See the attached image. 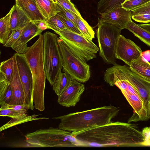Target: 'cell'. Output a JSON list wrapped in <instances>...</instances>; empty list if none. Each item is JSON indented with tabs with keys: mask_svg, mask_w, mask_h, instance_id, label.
Masks as SVG:
<instances>
[{
	"mask_svg": "<svg viewBox=\"0 0 150 150\" xmlns=\"http://www.w3.org/2000/svg\"><path fill=\"white\" fill-rule=\"evenodd\" d=\"M142 132L144 140L141 144V146H150V127H144Z\"/></svg>",
	"mask_w": 150,
	"mask_h": 150,
	"instance_id": "d590c367",
	"label": "cell"
},
{
	"mask_svg": "<svg viewBox=\"0 0 150 150\" xmlns=\"http://www.w3.org/2000/svg\"><path fill=\"white\" fill-rule=\"evenodd\" d=\"M58 43L62 58L63 71L80 82L88 81L91 72L86 61L71 50L59 37Z\"/></svg>",
	"mask_w": 150,
	"mask_h": 150,
	"instance_id": "52a82bcc",
	"label": "cell"
},
{
	"mask_svg": "<svg viewBox=\"0 0 150 150\" xmlns=\"http://www.w3.org/2000/svg\"><path fill=\"white\" fill-rule=\"evenodd\" d=\"M29 47L24 54L30 69L33 79V95L34 108L43 111L45 109L44 92L46 75L43 59V35Z\"/></svg>",
	"mask_w": 150,
	"mask_h": 150,
	"instance_id": "277c9868",
	"label": "cell"
},
{
	"mask_svg": "<svg viewBox=\"0 0 150 150\" xmlns=\"http://www.w3.org/2000/svg\"><path fill=\"white\" fill-rule=\"evenodd\" d=\"M26 114L19 113L2 106H1L0 109V115L1 116H7L13 118L24 115Z\"/></svg>",
	"mask_w": 150,
	"mask_h": 150,
	"instance_id": "e575fe53",
	"label": "cell"
},
{
	"mask_svg": "<svg viewBox=\"0 0 150 150\" xmlns=\"http://www.w3.org/2000/svg\"><path fill=\"white\" fill-rule=\"evenodd\" d=\"M14 66L13 56L1 62L0 66V86L10 83L13 75Z\"/></svg>",
	"mask_w": 150,
	"mask_h": 150,
	"instance_id": "ffe728a7",
	"label": "cell"
},
{
	"mask_svg": "<svg viewBox=\"0 0 150 150\" xmlns=\"http://www.w3.org/2000/svg\"><path fill=\"white\" fill-rule=\"evenodd\" d=\"M24 28L12 31L6 42L3 45V46L11 47L21 35Z\"/></svg>",
	"mask_w": 150,
	"mask_h": 150,
	"instance_id": "4dcf8cb0",
	"label": "cell"
},
{
	"mask_svg": "<svg viewBox=\"0 0 150 150\" xmlns=\"http://www.w3.org/2000/svg\"><path fill=\"white\" fill-rule=\"evenodd\" d=\"M82 147H137L143 141L135 124L111 122L105 125L72 132Z\"/></svg>",
	"mask_w": 150,
	"mask_h": 150,
	"instance_id": "6da1fadb",
	"label": "cell"
},
{
	"mask_svg": "<svg viewBox=\"0 0 150 150\" xmlns=\"http://www.w3.org/2000/svg\"><path fill=\"white\" fill-rule=\"evenodd\" d=\"M149 9H150V1L145 4L138 6L132 9L131 11L132 16L139 14Z\"/></svg>",
	"mask_w": 150,
	"mask_h": 150,
	"instance_id": "f35d334b",
	"label": "cell"
},
{
	"mask_svg": "<svg viewBox=\"0 0 150 150\" xmlns=\"http://www.w3.org/2000/svg\"><path fill=\"white\" fill-rule=\"evenodd\" d=\"M45 22L49 29L52 30L54 32L66 28L57 14L46 19Z\"/></svg>",
	"mask_w": 150,
	"mask_h": 150,
	"instance_id": "83f0119b",
	"label": "cell"
},
{
	"mask_svg": "<svg viewBox=\"0 0 150 150\" xmlns=\"http://www.w3.org/2000/svg\"><path fill=\"white\" fill-rule=\"evenodd\" d=\"M30 147H67L82 146L72 132L50 127L29 132L25 135Z\"/></svg>",
	"mask_w": 150,
	"mask_h": 150,
	"instance_id": "5b68a950",
	"label": "cell"
},
{
	"mask_svg": "<svg viewBox=\"0 0 150 150\" xmlns=\"http://www.w3.org/2000/svg\"><path fill=\"white\" fill-rule=\"evenodd\" d=\"M42 31L35 21H31L24 27L21 35L11 48L17 53L24 54L29 47L27 43L35 37L41 34Z\"/></svg>",
	"mask_w": 150,
	"mask_h": 150,
	"instance_id": "9a60e30c",
	"label": "cell"
},
{
	"mask_svg": "<svg viewBox=\"0 0 150 150\" xmlns=\"http://www.w3.org/2000/svg\"><path fill=\"white\" fill-rule=\"evenodd\" d=\"M55 32L71 50L86 61L96 58L99 48L92 40L67 28Z\"/></svg>",
	"mask_w": 150,
	"mask_h": 150,
	"instance_id": "9c48e42d",
	"label": "cell"
},
{
	"mask_svg": "<svg viewBox=\"0 0 150 150\" xmlns=\"http://www.w3.org/2000/svg\"><path fill=\"white\" fill-rule=\"evenodd\" d=\"M104 79L110 86L117 87L133 108V114L128 123L146 120L150 118L143 100L130 81L123 65L116 63L108 68L104 73Z\"/></svg>",
	"mask_w": 150,
	"mask_h": 150,
	"instance_id": "3957f363",
	"label": "cell"
},
{
	"mask_svg": "<svg viewBox=\"0 0 150 150\" xmlns=\"http://www.w3.org/2000/svg\"><path fill=\"white\" fill-rule=\"evenodd\" d=\"M142 52L141 48L133 41L122 35H119L115 48L116 59L122 60L129 66L132 62L141 55Z\"/></svg>",
	"mask_w": 150,
	"mask_h": 150,
	"instance_id": "8fae6325",
	"label": "cell"
},
{
	"mask_svg": "<svg viewBox=\"0 0 150 150\" xmlns=\"http://www.w3.org/2000/svg\"></svg>",
	"mask_w": 150,
	"mask_h": 150,
	"instance_id": "b9f144b4",
	"label": "cell"
},
{
	"mask_svg": "<svg viewBox=\"0 0 150 150\" xmlns=\"http://www.w3.org/2000/svg\"><path fill=\"white\" fill-rule=\"evenodd\" d=\"M126 0H100L97 3V12L100 15L112 9L122 6L121 4Z\"/></svg>",
	"mask_w": 150,
	"mask_h": 150,
	"instance_id": "484cf974",
	"label": "cell"
},
{
	"mask_svg": "<svg viewBox=\"0 0 150 150\" xmlns=\"http://www.w3.org/2000/svg\"><path fill=\"white\" fill-rule=\"evenodd\" d=\"M13 6L10 20L11 31L24 28L31 21L18 6L15 4Z\"/></svg>",
	"mask_w": 150,
	"mask_h": 150,
	"instance_id": "ac0fdd59",
	"label": "cell"
},
{
	"mask_svg": "<svg viewBox=\"0 0 150 150\" xmlns=\"http://www.w3.org/2000/svg\"><path fill=\"white\" fill-rule=\"evenodd\" d=\"M40 115H36L34 114L31 115H28L26 114L12 119L7 123L1 126L0 128V132L13 126L20 124L23 123L30 121L41 120L48 119L49 118L46 117H37Z\"/></svg>",
	"mask_w": 150,
	"mask_h": 150,
	"instance_id": "d4e9b609",
	"label": "cell"
},
{
	"mask_svg": "<svg viewBox=\"0 0 150 150\" xmlns=\"http://www.w3.org/2000/svg\"><path fill=\"white\" fill-rule=\"evenodd\" d=\"M150 0H126L121 4L123 8L131 11L136 7L145 4Z\"/></svg>",
	"mask_w": 150,
	"mask_h": 150,
	"instance_id": "d6a6232c",
	"label": "cell"
},
{
	"mask_svg": "<svg viewBox=\"0 0 150 150\" xmlns=\"http://www.w3.org/2000/svg\"><path fill=\"white\" fill-rule=\"evenodd\" d=\"M34 0V1H35V0Z\"/></svg>",
	"mask_w": 150,
	"mask_h": 150,
	"instance_id": "ee69618b",
	"label": "cell"
},
{
	"mask_svg": "<svg viewBox=\"0 0 150 150\" xmlns=\"http://www.w3.org/2000/svg\"><path fill=\"white\" fill-rule=\"evenodd\" d=\"M85 89L83 84L72 78L68 86L58 96L57 102L61 105L67 107L75 106L79 101Z\"/></svg>",
	"mask_w": 150,
	"mask_h": 150,
	"instance_id": "7c38bea8",
	"label": "cell"
},
{
	"mask_svg": "<svg viewBox=\"0 0 150 150\" xmlns=\"http://www.w3.org/2000/svg\"><path fill=\"white\" fill-rule=\"evenodd\" d=\"M126 29L150 47V32L134 22L132 20L129 22Z\"/></svg>",
	"mask_w": 150,
	"mask_h": 150,
	"instance_id": "7402d4cb",
	"label": "cell"
},
{
	"mask_svg": "<svg viewBox=\"0 0 150 150\" xmlns=\"http://www.w3.org/2000/svg\"><path fill=\"white\" fill-rule=\"evenodd\" d=\"M13 94V89L10 84L2 92L0 93V105L1 106L9 104Z\"/></svg>",
	"mask_w": 150,
	"mask_h": 150,
	"instance_id": "f1b7e54d",
	"label": "cell"
},
{
	"mask_svg": "<svg viewBox=\"0 0 150 150\" xmlns=\"http://www.w3.org/2000/svg\"><path fill=\"white\" fill-rule=\"evenodd\" d=\"M39 10L46 20L57 14L56 3L51 0H35Z\"/></svg>",
	"mask_w": 150,
	"mask_h": 150,
	"instance_id": "44dd1931",
	"label": "cell"
},
{
	"mask_svg": "<svg viewBox=\"0 0 150 150\" xmlns=\"http://www.w3.org/2000/svg\"><path fill=\"white\" fill-rule=\"evenodd\" d=\"M101 15V21L111 24L121 30L126 29L132 20L131 11L122 6L115 8Z\"/></svg>",
	"mask_w": 150,
	"mask_h": 150,
	"instance_id": "5bb4252c",
	"label": "cell"
},
{
	"mask_svg": "<svg viewBox=\"0 0 150 150\" xmlns=\"http://www.w3.org/2000/svg\"><path fill=\"white\" fill-rule=\"evenodd\" d=\"M129 67L132 71L150 82V63L141 55Z\"/></svg>",
	"mask_w": 150,
	"mask_h": 150,
	"instance_id": "d6986e66",
	"label": "cell"
},
{
	"mask_svg": "<svg viewBox=\"0 0 150 150\" xmlns=\"http://www.w3.org/2000/svg\"><path fill=\"white\" fill-rule=\"evenodd\" d=\"M1 106L12 109L20 113H26L28 109L27 106L24 105H11L6 104Z\"/></svg>",
	"mask_w": 150,
	"mask_h": 150,
	"instance_id": "74e56055",
	"label": "cell"
},
{
	"mask_svg": "<svg viewBox=\"0 0 150 150\" xmlns=\"http://www.w3.org/2000/svg\"><path fill=\"white\" fill-rule=\"evenodd\" d=\"M121 30L111 24L98 19L96 36L99 55L105 63L113 65L116 63V44Z\"/></svg>",
	"mask_w": 150,
	"mask_h": 150,
	"instance_id": "ba28073f",
	"label": "cell"
},
{
	"mask_svg": "<svg viewBox=\"0 0 150 150\" xmlns=\"http://www.w3.org/2000/svg\"><path fill=\"white\" fill-rule=\"evenodd\" d=\"M57 14L67 29L73 32L81 34L77 26L74 22L60 15Z\"/></svg>",
	"mask_w": 150,
	"mask_h": 150,
	"instance_id": "836d02e7",
	"label": "cell"
},
{
	"mask_svg": "<svg viewBox=\"0 0 150 150\" xmlns=\"http://www.w3.org/2000/svg\"><path fill=\"white\" fill-rule=\"evenodd\" d=\"M15 58L18 74L24 93V105L28 109H34L33 99V79L31 71L24 54L16 53Z\"/></svg>",
	"mask_w": 150,
	"mask_h": 150,
	"instance_id": "30bf717a",
	"label": "cell"
},
{
	"mask_svg": "<svg viewBox=\"0 0 150 150\" xmlns=\"http://www.w3.org/2000/svg\"><path fill=\"white\" fill-rule=\"evenodd\" d=\"M72 78L69 74L65 72L61 71L59 73L52 85L53 90L58 96L68 86Z\"/></svg>",
	"mask_w": 150,
	"mask_h": 150,
	"instance_id": "cb8c5ba5",
	"label": "cell"
},
{
	"mask_svg": "<svg viewBox=\"0 0 150 150\" xmlns=\"http://www.w3.org/2000/svg\"><path fill=\"white\" fill-rule=\"evenodd\" d=\"M54 1L64 9L72 12L81 18H82L70 0H54Z\"/></svg>",
	"mask_w": 150,
	"mask_h": 150,
	"instance_id": "f546056e",
	"label": "cell"
},
{
	"mask_svg": "<svg viewBox=\"0 0 150 150\" xmlns=\"http://www.w3.org/2000/svg\"><path fill=\"white\" fill-rule=\"evenodd\" d=\"M132 18L135 21L142 23L150 22V14L144 13L132 15Z\"/></svg>",
	"mask_w": 150,
	"mask_h": 150,
	"instance_id": "8d00e7d4",
	"label": "cell"
},
{
	"mask_svg": "<svg viewBox=\"0 0 150 150\" xmlns=\"http://www.w3.org/2000/svg\"><path fill=\"white\" fill-rule=\"evenodd\" d=\"M51 0L54 1V0Z\"/></svg>",
	"mask_w": 150,
	"mask_h": 150,
	"instance_id": "7bdbcfd3",
	"label": "cell"
},
{
	"mask_svg": "<svg viewBox=\"0 0 150 150\" xmlns=\"http://www.w3.org/2000/svg\"><path fill=\"white\" fill-rule=\"evenodd\" d=\"M77 19V26L81 34L85 38L91 40L95 37V32L92 28L83 18L75 14Z\"/></svg>",
	"mask_w": 150,
	"mask_h": 150,
	"instance_id": "4316f807",
	"label": "cell"
},
{
	"mask_svg": "<svg viewBox=\"0 0 150 150\" xmlns=\"http://www.w3.org/2000/svg\"><path fill=\"white\" fill-rule=\"evenodd\" d=\"M120 110L118 107L104 106L52 119L60 120L58 128L71 132H77L110 123Z\"/></svg>",
	"mask_w": 150,
	"mask_h": 150,
	"instance_id": "7a4b0ae2",
	"label": "cell"
},
{
	"mask_svg": "<svg viewBox=\"0 0 150 150\" xmlns=\"http://www.w3.org/2000/svg\"><path fill=\"white\" fill-rule=\"evenodd\" d=\"M18 6L31 21H45L46 19L38 9L34 0H15Z\"/></svg>",
	"mask_w": 150,
	"mask_h": 150,
	"instance_id": "e0dca14e",
	"label": "cell"
},
{
	"mask_svg": "<svg viewBox=\"0 0 150 150\" xmlns=\"http://www.w3.org/2000/svg\"><path fill=\"white\" fill-rule=\"evenodd\" d=\"M13 56L14 62V69L13 75L10 82L12 88L13 94L11 101L9 105H24V92L19 77L16 61Z\"/></svg>",
	"mask_w": 150,
	"mask_h": 150,
	"instance_id": "2e32d148",
	"label": "cell"
},
{
	"mask_svg": "<svg viewBox=\"0 0 150 150\" xmlns=\"http://www.w3.org/2000/svg\"><path fill=\"white\" fill-rule=\"evenodd\" d=\"M123 66L130 81L143 100L150 116V82L132 71L128 66L125 65Z\"/></svg>",
	"mask_w": 150,
	"mask_h": 150,
	"instance_id": "4fadbf2b",
	"label": "cell"
},
{
	"mask_svg": "<svg viewBox=\"0 0 150 150\" xmlns=\"http://www.w3.org/2000/svg\"><path fill=\"white\" fill-rule=\"evenodd\" d=\"M44 37L43 59L46 78L52 86L62 68V60L58 36L47 31Z\"/></svg>",
	"mask_w": 150,
	"mask_h": 150,
	"instance_id": "8992f818",
	"label": "cell"
},
{
	"mask_svg": "<svg viewBox=\"0 0 150 150\" xmlns=\"http://www.w3.org/2000/svg\"><path fill=\"white\" fill-rule=\"evenodd\" d=\"M13 6L8 13L0 19V42L4 45L8 39L11 31L10 20Z\"/></svg>",
	"mask_w": 150,
	"mask_h": 150,
	"instance_id": "603a6c76",
	"label": "cell"
},
{
	"mask_svg": "<svg viewBox=\"0 0 150 150\" xmlns=\"http://www.w3.org/2000/svg\"><path fill=\"white\" fill-rule=\"evenodd\" d=\"M57 14L60 15L74 22L77 26V20L75 14L67 10L56 3Z\"/></svg>",
	"mask_w": 150,
	"mask_h": 150,
	"instance_id": "1f68e13d",
	"label": "cell"
},
{
	"mask_svg": "<svg viewBox=\"0 0 150 150\" xmlns=\"http://www.w3.org/2000/svg\"><path fill=\"white\" fill-rule=\"evenodd\" d=\"M138 25L150 32V23H144Z\"/></svg>",
	"mask_w": 150,
	"mask_h": 150,
	"instance_id": "60d3db41",
	"label": "cell"
},
{
	"mask_svg": "<svg viewBox=\"0 0 150 150\" xmlns=\"http://www.w3.org/2000/svg\"><path fill=\"white\" fill-rule=\"evenodd\" d=\"M141 56L146 60L149 62L150 61V50H147L142 52Z\"/></svg>",
	"mask_w": 150,
	"mask_h": 150,
	"instance_id": "ab89813d",
	"label": "cell"
}]
</instances>
